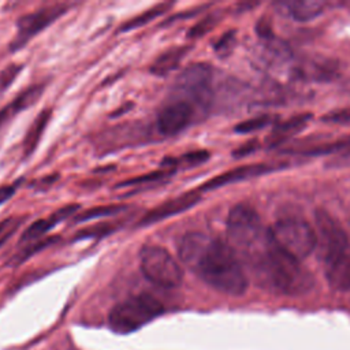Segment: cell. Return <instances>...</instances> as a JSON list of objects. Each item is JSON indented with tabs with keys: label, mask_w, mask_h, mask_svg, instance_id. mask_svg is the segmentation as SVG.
Instances as JSON below:
<instances>
[{
	"label": "cell",
	"mask_w": 350,
	"mask_h": 350,
	"mask_svg": "<svg viewBox=\"0 0 350 350\" xmlns=\"http://www.w3.org/2000/svg\"><path fill=\"white\" fill-rule=\"evenodd\" d=\"M172 7V3H160V4H156L148 10H145L144 12H141L139 15L126 21L120 27H119V31H129V30H133V29H138V27H142L145 26L146 23L152 22L153 19L159 18L160 15H163L164 12H167L170 8Z\"/></svg>",
	"instance_id": "cell-18"
},
{
	"label": "cell",
	"mask_w": 350,
	"mask_h": 350,
	"mask_svg": "<svg viewBox=\"0 0 350 350\" xmlns=\"http://www.w3.org/2000/svg\"><path fill=\"white\" fill-rule=\"evenodd\" d=\"M235 44V33L234 31H227L224 36L219 38V41L215 45V51L220 56H226L230 53L231 48Z\"/></svg>",
	"instance_id": "cell-29"
},
{
	"label": "cell",
	"mask_w": 350,
	"mask_h": 350,
	"mask_svg": "<svg viewBox=\"0 0 350 350\" xmlns=\"http://www.w3.org/2000/svg\"><path fill=\"white\" fill-rule=\"evenodd\" d=\"M16 189H18V185H16V183L0 186V205L4 204L5 201H8V200L14 196V193L16 191Z\"/></svg>",
	"instance_id": "cell-32"
},
{
	"label": "cell",
	"mask_w": 350,
	"mask_h": 350,
	"mask_svg": "<svg viewBox=\"0 0 350 350\" xmlns=\"http://www.w3.org/2000/svg\"><path fill=\"white\" fill-rule=\"evenodd\" d=\"M336 150H346V157L350 159V137H346L343 139H339L334 144L329 145H323L319 148H313L310 149L308 153L309 154H317V153H331V152H336Z\"/></svg>",
	"instance_id": "cell-28"
},
{
	"label": "cell",
	"mask_w": 350,
	"mask_h": 350,
	"mask_svg": "<svg viewBox=\"0 0 350 350\" xmlns=\"http://www.w3.org/2000/svg\"><path fill=\"white\" fill-rule=\"evenodd\" d=\"M227 237L234 252L239 253L249 264L265 249L269 232L250 205L238 204L228 213Z\"/></svg>",
	"instance_id": "cell-3"
},
{
	"label": "cell",
	"mask_w": 350,
	"mask_h": 350,
	"mask_svg": "<svg viewBox=\"0 0 350 350\" xmlns=\"http://www.w3.org/2000/svg\"><path fill=\"white\" fill-rule=\"evenodd\" d=\"M52 116V109L51 108H44L33 120V123L30 124L25 139H23V154L25 157H29L37 148L38 141L41 138V135L44 134V130L49 122Z\"/></svg>",
	"instance_id": "cell-16"
},
{
	"label": "cell",
	"mask_w": 350,
	"mask_h": 350,
	"mask_svg": "<svg viewBox=\"0 0 350 350\" xmlns=\"http://www.w3.org/2000/svg\"><path fill=\"white\" fill-rule=\"evenodd\" d=\"M139 268L149 282L164 288L178 287L183 280L180 265L160 245L142 246L139 250Z\"/></svg>",
	"instance_id": "cell-6"
},
{
	"label": "cell",
	"mask_w": 350,
	"mask_h": 350,
	"mask_svg": "<svg viewBox=\"0 0 350 350\" xmlns=\"http://www.w3.org/2000/svg\"><path fill=\"white\" fill-rule=\"evenodd\" d=\"M172 174H175V168H167V170H157V171H153V172H149V174H144L138 178H133V179H129V180H123L120 182L116 187H134V186H138V185H146V183H153V182H157V180H161L165 176H171Z\"/></svg>",
	"instance_id": "cell-23"
},
{
	"label": "cell",
	"mask_w": 350,
	"mask_h": 350,
	"mask_svg": "<svg viewBox=\"0 0 350 350\" xmlns=\"http://www.w3.org/2000/svg\"><path fill=\"white\" fill-rule=\"evenodd\" d=\"M26 216H10L0 221V247L21 228Z\"/></svg>",
	"instance_id": "cell-25"
},
{
	"label": "cell",
	"mask_w": 350,
	"mask_h": 350,
	"mask_svg": "<svg viewBox=\"0 0 350 350\" xmlns=\"http://www.w3.org/2000/svg\"><path fill=\"white\" fill-rule=\"evenodd\" d=\"M56 239H59V237H49V238H41L38 241H34V242H30L27 243L21 252L15 253L11 260H10V264L12 265H16V264H22L25 260L30 258L31 256H34L36 253H38L40 250L51 246L52 243L56 242Z\"/></svg>",
	"instance_id": "cell-20"
},
{
	"label": "cell",
	"mask_w": 350,
	"mask_h": 350,
	"mask_svg": "<svg viewBox=\"0 0 350 350\" xmlns=\"http://www.w3.org/2000/svg\"><path fill=\"white\" fill-rule=\"evenodd\" d=\"M276 167L275 165H268V164H250V165H242V167H237L234 170L226 171L212 179H209L208 182L202 183L200 186V191H208V190H213V189H219L231 183H237L241 180H246L271 171H275Z\"/></svg>",
	"instance_id": "cell-13"
},
{
	"label": "cell",
	"mask_w": 350,
	"mask_h": 350,
	"mask_svg": "<svg viewBox=\"0 0 350 350\" xmlns=\"http://www.w3.org/2000/svg\"><path fill=\"white\" fill-rule=\"evenodd\" d=\"M194 118V108L185 100L175 98L161 108L157 115V129L163 135L183 131Z\"/></svg>",
	"instance_id": "cell-10"
},
{
	"label": "cell",
	"mask_w": 350,
	"mask_h": 350,
	"mask_svg": "<svg viewBox=\"0 0 350 350\" xmlns=\"http://www.w3.org/2000/svg\"><path fill=\"white\" fill-rule=\"evenodd\" d=\"M310 119V115L309 113H302V115H297V116H293L290 118L288 120L278 124L271 135L268 137V145L269 146H273V145H278V144H282L283 141H286L287 138L293 137L295 133H298L301 129H304L308 122Z\"/></svg>",
	"instance_id": "cell-15"
},
{
	"label": "cell",
	"mask_w": 350,
	"mask_h": 350,
	"mask_svg": "<svg viewBox=\"0 0 350 350\" xmlns=\"http://www.w3.org/2000/svg\"><path fill=\"white\" fill-rule=\"evenodd\" d=\"M249 267L257 280L273 291L295 295L308 291L313 286L312 275L298 260L283 252L271 234L264 252Z\"/></svg>",
	"instance_id": "cell-2"
},
{
	"label": "cell",
	"mask_w": 350,
	"mask_h": 350,
	"mask_svg": "<svg viewBox=\"0 0 350 350\" xmlns=\"http://www.w3.org/2000/svg\"><path fill=\"white\" fill-rule=\"evenodd\" d=\"M164 313L163 304L148 293L133 295L116 304L108 314L109 328L116 334H130Z\"/></svg>",
	"instance_id": "cell-4"
},
{
	"label": "cell",
	"mask_w": 350,
	"mask_h": 350,
	"mask_svg": "<svg viewBox=\"0 0 350 350\" xmlns=\"http://www.w3.org/2000/svg\"><path fill=\"white\" fill-rule=\"evenodd\" d=\"M282 5L286 8V12L298 22H306L310 19H314L323 12L324 4L320 1H288L282 3Z\"/></svg>",
	"instance_id": "cell-17"
},
{
	"label": "cell",
	"mask_w": 350,
	"mask_h": 350,
	"mask_svg": "<svg viewBox=\"0 0 350 350\" xmlns=\"http://www.w3.org/2000/svg\"><path fill=\"white\" fill-rule=\"evenodd\" d=\"M219 19H220V16H219V14H216V12H212V14L206 15L204 19H201L200 22H197V23L189 30L187 37H189V38H198V37L206 34L211 29L215 27V25L217 23Z\"/></svg>",
	"instance_id": "cell-26"
},
{
	"label": "cell",
	"mask_w": 350,
	"mask_h": 350,
	"mask_svg": "<svg viewBox=\"0 0 350 350\" xmlns=\"http://www.w3.org/2000/svg\"><path fill=\"white\" fill-rule=\"evenodd\" d=\"M175 93L189 104L208 108L212 101V68L205 63H194L186 67L175 82Z\"/></svg>",
	"instance_id": "cell-8"
},
{
	"label": "cell",
	"mask_w": 350,
	"mask_h": 350,
	"mask_svg": "<svg viewBox=\"0 0 350 350\" xmlns=\"http://www.w3.org/2000/svg\"><path fill=\"white\" fill-rule=\"evenodd\" d=\"M116 231V226L112 224V223H108V221H104V223H96L93 226H89L86 228H82L79 230L74 239L78 241V239H86V238H100V237H105L111 232Z\"/></svg>",
	"instance_id": "cell-24"
},
{
	"label": "cell",
	"mask_w": 350,
	"mask_h": 350,
	"mask_svg": "<svg viewBox=\"0 0 350 350\" xmlns=\"http://www.w3.org/2000/svg\"><path fill=\"white\" fill-rule=\"evenodd\" d=\"M33 105V98L27 92H21L8 105L0 109V126L12 118L15 113L26 109L27 107Z\"/></svg>",
	"instance_id": "cell-21"
},
{
	"label": "cell",
	"mask_w": 350,
	"mask_h": 350,
	"mask_svg": "<svg viewBox=\"0 0 350 350\" xmlns=\"http://www.w3.org/2000/svg\"><path fill=\"white\" fill-rule=\"evenodd\" d=\"M189 49V45H176L164 51L160 56H157L153 60L149 71L156 77H167L179 67L180 62L183 60Z\"/></svg>",
	"instance_id": "cell-14"
},
{
	"label": "cell",
	"mask_w": 350,
	"mask_h": 350,
	"mask_svg": "<svg viewBox=\"0 0 350 350\" xmlns=\"http://www.w3.org/2000/svg\"><path fill=\"white\" fill-rule=\"evenodd\" d=\"M208 159H209V152H206V150H196V152L185 153L183 156H180L178 159H165L163 161V165L176 167L179 164H185L187 167H194V165L202 164Z\"/></svg>",
	"instance_id": "cell-22"
},
{
	"label": "cell",
	"mask_w": 350,
	"mask_h": 350,
	"mask_svg": "<svg viewBox=\"0 0 350 350\" xmlns=\"http://www.w3.org/2000/svg\"><path fill=\"white\" fill-rule=\"evenodd\" d=\"M127 206L124 205H98V206H92L89 209L82 211L81 213H77L72 219L74 223H81V221H88L92 219L97 217H105V216H112L116 215L122 211H124Z\"/></svg>",
	"instance_id": "cell-19"
},
{
	"label": "cell",
	"mask_w": 350,
	"mask_h": 350,
	"mask_svg": "<svg viewBox=\"0 0 350 350\" xmlns=\"http://www.w3.org/2000/svg\"><path fill=\"white\" fill-rule=\"evenodd\" d=\"M201 200V196L198 191H186L180 196H176L171 200H167L164 202H161L160 205L154 206L153 209H150L149 212H146L138 221V227H145V226H150L153 223L161 221L167 217L179 215L190 208H193L196 204H198Z\"/></svg>",
	"instance_id": "cell-11"
},
{
	"label": "cell",
	"mask_w": 350,
	"mask_h": 350,
	"mask_svg": "<svg viewBox=\"0 0 350 350\" xmlns=\"http://www.w3.org/2000/svg\"><path fill=\"white\" fill-rule=\"evenodd\" d=\"M271 122H272V116H269V115H260V116L247 119V120L237 124L235 126V131L237 133H242V134L257 131L260 129L267 127Z\"/></svg>",
	"instance_id": "cell-27"
},
{
	"label": "cell",
	"mask_w": 350,
	"mask_h": 350,
	"mask_svg": "<svg viewBox=\"0 0 350 350\" xmlns=\"http://www.w3.org/2000/svg\"><path fill=\"white\" fill-rule=\"evenodd\" d=\"M67 10H68V5L55 4V5L44 7L34 12L21 16L16 22L18 33L15 38L11 41L10 49L18 51L23 48L34 36H37L40 31H42L49 25H52L57 18L66 14Z\"/></svg>",
	"instance_id": "cell-9"
},
{
	"label": "cell",
	"mask_w": 350,
	"mask_h": 350,
	"mask_svg": "<svg viewBox=\"0 0 350 350\" xmlns=\"http://www.w3.org/2000/svg\"><path fill=\"white\" fill-rule=\"evenodd\" d=\"M180 261L215 290L242 295L247 288V278L234 249L216 238L193 231L185 234L178 243Z\"/></svg>",
	"instance_id": "cell-1"
},
{
	"label": "cell",
	"mask_w": 350,
	"mask_h": 350,
	"mask_svg": "<svg viewBox=\"0 0 350 350\" xmlns=\"http://www.w3.org/2000/svg\"><path fill=\"white\" fill-rule=\"evenodd\" d=\"M269 234L275 243L295 260L308 257L316 247L317 235L312 226L298 217L279 219Z\"/></svg>",
	"instance_id": "cell-5"
},
{
	"label": "cell",
	"mask_w": 350,
	"mask_h": 350,
	"mask_svg": "<svg viewBox=\"0 0 350 350\" xmlns=\"http://www.w3.org/2000/svg\"><path fill=\"white\" fill-rule=\"evenodd\" d=\"M256 148H257V145H256V141H252L250 144H247V145H243V146H241L239 149L234 150V156H235V157H241V156L249 154V153H252V152H253Z\"/></svg>",
	"instance_id": "cell-33"
},
{
	"label": "cell",
	"mask_w": 350,
	"mask_h": 350,
	"mask_svg": "<svg viewBox=\"0 0 350 350\" xmlns=\"http://www.w3.org/2000/svg\"><path fill=\"white\" fill-rule=\"evenodd\" d=\"M21 70H22L21 64H10L5 70H3L0 72V89H7Z\"/></svg>",
	"instance_id": "cell-30"
},
{
	"label": "cell",
	"mask_w": 350,
	"mask_h": 350,
	"mask_svg": "<svg viewBox=\"0 0 350 350\" xmlns=\"http://www.w3.org/2000/svg\"><path fill=\"white\" fill-rule=\"evenodd\" d=\"M324 122H331V123H342V122H347L350 120V108H345V109H339V111H334L328 115H325Z\"/></svg>",
	"instance_id": "cell-31"
},
{
	"label": "cell",
	"mask_w": 350,
	"mask_h": 350,
	"mask_svg": "<svg viewBox=\"0 0 350 350\" xmlns=\"http://www.w3.org/2000/svg\"><path fill=\"white\" fill-rule=\"evenodd\" d=\"M317 241L320 242L324 267L340 262L350 256L349 237L336 219L324 209L314 212Z\"/></svg>",
	"instance_id": "cell-7"
},
{
	"label": "cell",
	"mask_w": 350,
	"mask_h": 350,
	"mask_svg": "<svg viewBox=\"0 0 350 350\" xmlns=\"http://www.w3.org/2000/svg\"><path fill=\"white\" fill-rule=\"evenodd\" d=\"M79 208H81L79 204H67V205L59 208L57 211H55L53 213H51L48 217L40 219V220L31 223L22 234L19 243L27 245L30 242L41 239L51 228H53L55 226H57L59 223L64 221L68 217H74Z\"/></svg>",
	"instance_id": "cell-12"
}]
</instances>
